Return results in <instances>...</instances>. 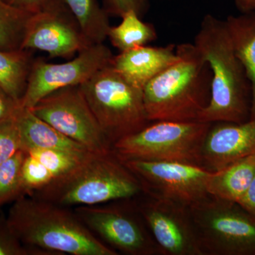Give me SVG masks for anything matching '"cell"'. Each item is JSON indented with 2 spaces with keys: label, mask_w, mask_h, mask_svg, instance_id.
<instances>
[{
  "label": "cell",
  "mask_w": 255,
  "mask_h": 255,
  "mask_svg": "<svg viewBox=\"0 0 255 255\" xmlns=\"http://www.w3.org/2000/svg\"><path fill=\"white\" fill-rule=\"evenodd\" d=\"M23 246L52 255H118L79 219L72 208L34 196L14 201L6 217Z\"/></svg>",
  "instance_id": "1"
},
{
  "label": "cell",
  "mask_w": 255,
  "mask_h": 255,
  "mask_svg": "<svg viewBox=\"0 0 255 255\" xmlns=\"http://www.w3.org/2000/svg\"><path fill=\"white\" fill-rule=\"evenodd\" d=\"M212 73L211 99L198 122L243 123L251 118V87L224 20L206 14L194 38Z\"/></svg>",
  "instance_id": "2"
},
{
  "label": "cell",
  "mask_w": 255,
  "mask_h": 255,
  "mask_svg": "<svg viewBox=\"0 0 255 255\" xmlns=\"http://www.w3.org/2000/svg\"><path fill=\"white\" fill-rule=\"evenodd\" d=\"M179 59L142 90L150 122L197 121L211 99L212 73L194 43L176 46Z\"/></svg>",
  "instance_id": "3"
},
{
  "label": "cell",
  "mask_w": 255,
  "mask_h": 255,
  "mask_svg": "<svg viewBox=\"0 0 255 255\" xmlns=\"http://www.w3.org/2000/svg\"><path fill=\"white\" fill-rule=\"evenodd\" d=\"M141 194L137 178L112 150L90 152L70 173L30 196L73 209L130 199Z\"/></svg>",
  "instance_id": "4"
},
{
  "label": "cell",
  "mask_w": 255,
  "mask_h": 255,
  "mask_svg": "<svg viewBox=\"0 0 255 255\" xmlns=\"http://www.w3.org/2000/svg\"><path fill=\"white\" fill-rule=\"evenodd\" d=\"M80 87L112 145L151 123L142 90L124 80L111 65L97 72Z\"/></svg>",
  "instance_id": "5"
},
{
  "label": "cell",
  "mask_w": 255,
  "mask_h": 255,
  "mask_svg": "<svg viewBox=\"0 0 255 255\" xmlns=\"http://www.w3.org/2000/svg\"><path fill=\"white\" fill-rule=\"evenodd\" d=\"M211 124L158 121L120 139L112 151L121 160L140 159L201 165V151Z\"/></svg>",
  "instance_id": "6"
},
{
  "label": "cell",
  "mask_w": 255,
  "mask_h": 255,
  "mask_svg": "<svg viewBox=\"0 0 255 255\" xmlns=\"http://www.w3.org/2000/svg\"><path fill=\"white\" fill-rule=\"evenodd\" d=\"M190 212L204 254L255 255V216L237 202L209 196Z\"/></svg>",
  "instance_id": "7"
},
{
  "label": "cell",
  "mask_w": 255,
  "mask_h": 255,
  "mask_svg": "<svg viewBox=\"0 0 255 255\" xmlns=\"http://www.w3.org/2000/svg\"><path fill=\"white\" fill-rule=\"evenodd\" d=\"M141 184L142 193L187 207L209 197L208 184L214 172L196 164L140 159L122 160Z\"/></svg>",
  "instance_id": "8"
},
{
  "label": "cell",
  "mask_w": 255,
  "mask_h": 255,
  "mask_svg": "<svg viewBox=\"0 0 255 255\" xmlns=\"http://www.w3.org/2000/svg\"><path fill=\"white\" fill-rule=\"evenodd\" d=\"M116 201L73 209L85 226L114 251L128 255L160 253L136 206L128 207Z\"/></svg>",
  "instance_id": "9"
},
{
  "label": "cell",
  "mask_w": 255,
  "mask_h": 255,
  "mask_svg": "<svg viewBox=\"0 0 255 255\" xmlns=\"http://www.w3.org/2000/svg\"><path fill=\"white\" fill-rule=\"evenodd\" d=\"M30 110L91 152L107 153L112 150V144L102 131L80 85L57 90L43 97Z\"/></svg>",
  "instance_id": "10"
},
{
  "label": "cell",
  "mask_w": 255,
  "mask_h": 255,
  "mask_svg": "<svg viewBox=\"0 0 255 255\" xmlns=\"http://www.w3.org/2000/svg\"><path fill=\"white\" fill-rule=\"evenodd\" d=\"M114 55L104 43L93 44L63 63L34 60L20 107L31 109L46 96L60 89L78 86L111 65Z\"/></svg>",
  "instance_id": "11"
},
{
  "label": "cell",
  "mask_w": 255,
  "mask_h": 255,
  "mask_svg": "<svg viewBox=\"0 0 255 255\" xmlns=\"http://www.w3.org/2000/svg\"><path fill=\"white\" fill-rule=\"evenodd\" d=\"M91 46L76 18L61 0H50L31 15L21 49L46 52L50 58H70Z\"/></svg>",
  "instance_id": "12"
},
{
  "label": "cell",
  "mask_w": 255,
  "mask_h": 255,
  "mask_svg": "<svg viewBox=\"0 0 255 255\" xmlns=\"http://www.w3.org/2000/svg\"><path fill=\"white\" fill-rule=\"evenodd\" d=\"M147 196V199L135 206L160 253L205 255L193 223L190 208Z\"/></svg>",
  "instance_id": "13"
},
{
  "label": "cell",
  "mask_w": 255,
  "mask_h": 255,
  "mask_svg": "<svg viewBox=\"0 0 255 255\" xmlns=\"http://www.w3.org/2000/svg\"><path fill=\"white\" fill-rule=\"evenodd\" d=\"M255 155V118L243 123L211 124L201 151V165L218 172Z\"/></svg>",
  "instance_id": "14"
},
{
  "label": "cell",
  "mask_w": 255,
  "mask_h": 255,
  "mask_svg": "<svg viewBox=\"0 0 255 255\" xmlns=\"http://www.w3.org/2000/svg\"><path fill=\"white\" fill-rule=\"evenodd\" d=\"M179 59L173 44L166 46L137 47L114 55L111 67L137 88L145 85Z\"/></svg>",
  "instance_id": "15"
},
{
  "label": "cell",
  "mask_w": 255,
  "mask_h": 255,
  "mask_svg": "<svg viewBox=\"0 0 255 255\" xmlns=\"http://www.w3.org/2000/svg\"><path fill=\"white\" fill-rule=\"evenodd\" d=\"M14 117L21 135L23 150L59 149L78 152L90 151L38 118L30 109L19 107Z\"/></svg>",
  "instance_id": "16"
},
{
  "label": "cell",
  "mask_w": 255,
  "mask_h": 255,
  "mask_svg": "<svg viewBox=\"0 0 255 255\" xmlns=\"http://www.w3.org/2000/svg\"><path fill=\"white\" fill-rule=\"evenodd\" d=\"M233 48L251 83V118H255V12L230 15L224 20Z\"/></svg>",
  "instance_id": "17"
},
{
  "label": "cell",
  "mask_w": 255,
  "mask_h": 255,
  "mask_svg": "<svg viewBox=\"0 0 255 255\" xmlns=\"http://www.w3.org/2000/svg\"><path fill=\"white\" fill-rule=\"evenodd\" d=\"M255 177V155L238 160L214 172L208 184L209 195L237 202Z\"/></svg>",
  "instance_id": "18"
},
{
  "label": "cell",
  "mask_w": 255,
  "mask_h": 255,
  "mask_svg": "<svg viewBox=\"0 0 255 255\" xmlns=\"http://www.w3.org/2000/svg\"><path fill=\"white\" fill-rule=\"evenodd\" d=\"M33 61L31 50L0 49V88L19 105L27 87Z\"/></svg>",
  "instance_id": "19"
},
{
  "label": "cell",
  "mask_w": 255,
  "mask_h": 255,
  "mask_svg": "<svg viewBox=\"0 0 255 255\" xmlns=\"http://www.w3.org/2000/svg\"><path fill=\"white\" fill-rule=\"evenodd\" d=\"M121 18V23L111 26L107 35L112 46L119 51L146 46L157 38L153 25L142 21L133 10H129Z\"/></svg>",
  "instance_id": "20"
},
{
  "label": "cell",
  "mask_w": 255,
  "mask_h": 255,
  "mask_svg": "<svg viewBox=\"0 0 255 255\" xmlns=\"http://www.w3.org/2000/svg\"><path fill=\"white\" fill-rule=\"evenodd\" d=\"M76 18L90 45L103 43L111 26L109 14L97 0H61Z\"/></svg>",
  "instance_id": "21"
},
{
  "label": "cell",
  "mask_w": 255,
  "mask_h": 255,
  "mask_svg": "<svg viewBox=\"0 0 255 255\" xmlns=\"http://www.w3.org/2000/svg\"><path fill=\"white\" fill-rule=\"evenodd\" d=\"M32 14L0 0V49H21Z\"/></svg>",
  "instance_id": "22"
},
{
  "label": "cell",
  "mask_w": 255,
  "mask_h": 255,
  "mask_svg": "<svg viewBox=\"0 0 255 255\" xmlns=\"http://www.w3.org/2000/svg\"><path fill=\"white\" fill-rule=\"evenodd\" d=\"M25 152L44 164L55 179L66 175L76 168L90 151L78 152L59 149H31Z\"/></svg>",
  "instance_id": "23"
},
{
  "label": "cell",
  "mask_w": 255,
  "mask_h": 255,
  "mask_svg": "<svg viewBox=\"0 0 255 255\" xmlns=\"http://www.w3.org/2000/svg\"><path fill=\"white\" fill-rule=\"evenodd\" d=\"M25 156L26 152L20 150L6 162L0 164V206L24 195L21 166Z\"/></svg>",
  "instance_id": "24"
},
{
  "label": "cell",
  "mask_w": 255,
  "mask_h": 255,
  "mask_svg": "<svg viewBox=\"0 0 255 255\" xmlns=\"http://www.w3.org/2000/svg\"><path fill=\"white\" fill-rule=\"evenodd\" d=\"M55 178L49 169L26 152L21 166V181L24 195H31L48 187Z\"/></svg>",
  "instance_id": "25"
},
{
  "label": "cell",
  "mask_w": 255,
  "mask_h": 255,
  "mask_svg": "<svg viewBox=\"0 0 255 255\" xmlns=\"http://www.w3.org/2000/svg\"><path fill=\"white\" fill-rule=\"evenodd\" d=\"M20 150H23L22 141L14 117H12L0 124V164Z\"/></svg>",
  "instance_id": "26"
},
{
  "label": "cell",
  "mask_w": 255,
  "mask_h": 255,
  "mask_svg": "<svg viewBox=\"0 0 255 255\" xmlns=\"http://www.w3.org/2000/svg\"><path fill=\"white\" fill-rule=\"evenodd\" d=\"M0 255H52L48 252L23 246L10 229L6 217L0 216Z\"/></svg>",
  "instance_id": "27"
},
{
  "label": "cell",
  "mask_w": 255,
  "mask_h": 255,
  "mask_svg": "<svg viewBox=\"0 0 255 255\" xmlns=\"http://www.w3.org/2000/svg\"><path fill=\"white\" fill-rule=\"evenodd\" d=\"M104 9L109 16L122 17L129 10H133L140 16L145 14L149 0H103Z\"/></svg>",
  "instance_id": "28"
},
{
  "label": "cell",
  "mask_w": 255,
  "mask_h": 255,
  "mask_svg": "<svg viewBox=\"0 0 255 255\" xmlns=\"http://www.w3.org/2000/svg\"><path fill=\"white\" fill-rule=\"evenodd\" d=\"M19 104L0 88V124L14 117Z\"/></svg>",
  "instance_id": "29"
},
{
  "label": "cell",
  "mask_w": 255,
  "mask_h": 255,
  "mask_svg": "<svg viewBox=\"0 0 255 255\" xmlns=\"http://www.w3.org/2000/svg\"><path fill=\"white\" fill-rule=\"evenodd\" d=\"M4 1L18 9L31 14H34L43 9L50 0H4Z\"/></svg>",
  "instance_id": "30"
},
{
  "label": "cell",
  "mask_w": 255,
  "mask_h": 255,
  "mask_svg": "<svg viewBox=\"0 0 255 255\" xmlns=\"http://www.w3.org/2000/svg\"><path fill=\"white\" fill-rule=\"evenodd\" d=\"M237 203L248 212L255 216V177L246 193Z\"/></svg>",
  "instance_id": "31"
},
{
  "label": "cell",
  "mask_w": 255,
  "mask_h": 255,
  "mask_svg": "<svg viewBox=\"0 0 255 255\" xmlns=\"http://www.w3.org/2000/svg\"><path fill=\"white\" fill-rule=\"evenodd\" d=\"M241 13L255 12V0H233Z\"/></svg>",
  "instance_id": "32"
},
{
  "label": "cell",
  "mask_w": 255,
  "mask_h": 255,
  "mask_svg": "<svg viewBox=\"0 0 255 255\" xmlns=\"http://www.w3.org/2000/svg\"><path fill=\"white\" fill-rule=\"evenodd\" d=\"M160 1H163V0H160Z\"/></svg>",
  "instance_id": "33"
}]
</instances>
